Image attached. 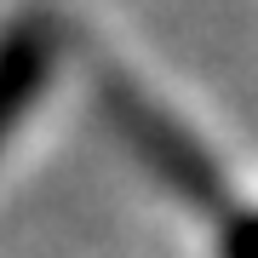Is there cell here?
Listing matches in <instances>:
<instances>
[{"mask_svg": "<svg viewBox=\"0 0 258 258\" xmlns=\"http://www.w3.org/2000/svg\"><path fill=\"white\" fill-rule=\"evenodd\" d=\"M57 46H63V29L52 12H18L12 23H0V149L40 103L57 69Z\"/></svg>", "mask_w": 258, "mask_h": 258, "instance_id": "2", "label": "cell"}, {"mask_svg": "<svg viewBox=\"0 0 258 258\" xmlns=\"http://www.w3.org/2000/svg\"><path fill=\"white\" fill-rule=\"evenodd\" d=\"M92 92H98V109L109 115L115 132L126 138V149L184 207H201V212H224V207H230V178H224L218 155H212L178 115H166L138 81H126L120 69H103L98 63L92 69Z\"/></svg>", "mask_w": 258, "mask_h": 258, "instance_id": "1", "label": "cell"}, {"mask_svg": "<svg viewBox=\"0 0 258 258\" xmlns=\"http://www.w3.org/2000/svg\"><path fill=\"white\" fill-rule=\"evenodd\" d=\"M218 258H258V212H224Z\"/></svg>", "mask_w": 258, "mask_h": 258, "instance_id": "3", "label": "cell"}]
</instances>
